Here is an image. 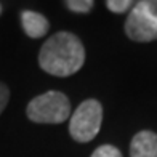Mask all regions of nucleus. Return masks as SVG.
Wrapping results in <instances>:
<instances>
[{"mask_svg": "<svg viewBox=\"0 0 157 157\" xmlns=\"http://www.w3.org/2000/svg\"><path fill=\"white\" fill-rule=\"evenodd\" d=\"M85 63V48L80 39L71 32H56L40 48L39 64L56 77L75 74Z\"/></svg>", "mask_w": 157, "mask_h": 157, "instance_id": "1", "label": "nucleus"}, {"mask_svg": "<svg viewBox=\"0 0 157 157\" xmlns=\"http://www.w3.org/2000/svg\"><path fill=\"white\" fill-rule=\"evenodd\" d=\"M26 114L35 124H63L71 116V103L64 93L52 90L32 98Z\"/></svg>", "mask_w": 157, "mask_h": 157, "instance_id": "2", "label": "nucleus"}, {"mask_svg": "<svg viewBox=\"0 0 157 157\" xmlns=\"http://www.w3.org/2000/svg\"><path fill=\"white\" fill-rule=\"evenodd\" d=\"M103 122V106L98 99H85L72 112L69 133L77 143H88L99 133Z\"/></svg>", "mask_w": 157, "mask_h": 157, "instance_id": "3", "label": "nucleus"}, {"mask_svg": "<svg viewBox=\"0 0 157 157\" xmlns=\"http://www.w3.org/2000/svg\"><path fill=\"white\" fill-rule=\"evenodd\" d=\"M125 34L133 42H152L157 39V15L144 2L132 6L125 21Z\"/></svg>", "mask_w": 157, "mask_h": 157, "instance_id": "4", "label": "nucleus"}, {"mask_svg": "<svg viewBox=\"0 0 157 157\" xmlns=\"http://www.w3.org/2000/svg\"><path fill=\"white\" fill-rule=\"evenodd\" d=\"M130 157H157V133L138 132L130 143Z\"/></svg>", "mask_w": 157, "mask_h": 157, "instance_id": "5", "label": "nucleus"}, {"mask_svg": "<svg viewBox=\"0 0 157 157\" xmlns=\"http://www.w3.org/2000/svg\"><path fill=\"white\" fill-rule=\"evenodd\" d=\"M21 24H23L26 35H29L31 39L44 37L50 29V23L44 15H40L37 11H29V10L21 13Z\"/></svg>", "mask_w": 157, "mask_h": 157, "instance_id": "6", "label": "nucleus"}, {"mask_svg": "<svg viewBox=\"0 0 157 157\" xmlns=\"http://www.w3.org/2000/svg\"><path fill=\"white\" fill-rule=\"evenodd\" d=\"M66 6L72 11V13H78V15H83V13H88L93 8V0H64Z\"/></svg>", "mask_w": 157, "mask_h": 157, "instance_id": "7", "label": "nucleus"}, {"mask_svg": "<svg viewBox=\"0 0 157 157\" xmlns=\"http://www.w3.org/2000/svg\"><path fill=\"white\" fill-rule=\"evenodd\" d=\"M106 6L112 13H125L128 10H132L133 0H106Z\"/></svg>", "mask_w": 157, "mask_h": 157, "instance_id": "8", "label": "nucleus"}, {"mask_svg": "<svg viewBox=\"0 0 157 157\" xmlns=\"http://www.w3.org/2000/svg\"><path fill=\"white\" fill-rule=\"evenodd\" d=\"M91 157H122V154H120V151L112 146V144H103L96 147L93 154H91Z\"/></svg>", "mask_w": 157, "mask_h": 157, "instance_id": "9", "label": "nucleus"}, {"mask_svg": "<svg viewBox=\"0 0 157 157\" xmlns=\"http://www.w3.org/2000/svg\"><path fill=\"white\" fill-rule=\"evenodd\" d=\"M8 99H10V90L5 83L0 82V116H2V112L5 111L6 104H8Z\"/></svg>", "mask_w": 157, "mask_h": 157, "instance_id": "10", "label": "nucleus"}, {"mask_svg": "<svg viewBox=\"0 0 157 157\" xmlns=\"http://www.w3.org/2000/svg\"><path fill=\"white\" fill-rule=\"evenodd\" d=\"M140 2H144L149 6V10H151L154 15H157V0H140Z\"/></svg>", "mask_w": 157, "mask_h": 157, "instance_id": "11", "label": "nucleus"}, {"mask_svg": "<svg viewBox=\"0 0 157 157\" xmlns=\"http://www.w3.org/2000/svg\"><path fill=\"white\" fill-rule=\"evenodd\" d=\"M0 11H2V6H0Z\"/></svg>", "mask_w": 157, "mask_h": 157, "instance_id": "12", "label": "nucleus"}]
</instances>
